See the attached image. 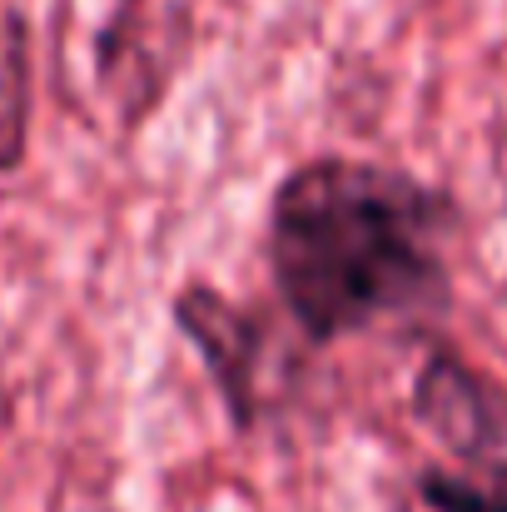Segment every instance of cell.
<instances>
[{
    "label": "cell",
    "instance_id": "3957f363",
    "mask_svg": "<svg viewBox=\"0 0 507 512\" xmlns=\"http://www.w3.org/2000/svg\"><path fill=\"white\" fill-rule=\"evenodd\" d=\"M169 324L194 348L229 428L254 433L264 418V348H269L264 324L244 304H234L229 294L199 279H189L169 299Z\"/></svg>",
    "mask_w": 507,
    "mask_h": 512
},
{
    "label": "cell",
    "instance_id": "5b68a950",
    "mask_svg": "<svg viewBox=\"0 0 507 512\" xmlns=\"http://www.w3.org/2000/svg\"><path fill=\"white\" fill-rule=\"evenodd\" d=\"M413 493L423 512H507V483H483L458 468H423Z\"/></svg>",
    "mask_w": 507,
    "mask_h": 512
},
{
    "label": "cell",
    "instance_id": "7a4b0ae2",
    "mask_svg": "<svg viewBox=\"0 0 507 512\" xmlns=\"http://www.w3.org/2000/svg\"><path fill=\"white\" fill-rule=\"evenodd\" d=\"M408 413L458 473L507 483V378L488 373L453 343H433L413 368Z\"/></svg>",
    "mask_w": 507,
    "mask_h": 512
},
{
    "label": "cell",
    "instance_id": "6da1fadb",
    "mask_svg": "<svg viewBox=\"0 0 507 512\" xmlns=\"http://www.w3.org/2000/svg\"><path fill=\"white\" fill-rule=\"evenodd\" d=\"M463 204L423 174L363 160H299L269 194V279L314 348L373 329H418L453 309Z\"/></svg>",
    "mask_w": 507,
    "mask_h": 512
},
{
    "label": "cell",
    "instance_id": "277c9868",
    "mask_svg": "<svg viewBox=\"0 0 507 512\" xmlns=\"http://www.w3.org/2000/svg\"><path fill=\"white\" fill-rule=\"evenodd\" d=\"M30 120H35L30 30H25V15L10 0H0V174H15L25 165Z\"/></svg>",
    "mask_w": 507,
    "mask_h": 512
}]
</instances>
